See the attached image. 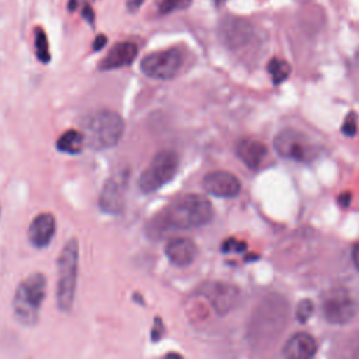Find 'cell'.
<instances>
[{"label": "cell", "mask_w": 359, "mask_h": 359, "mask_svg": "<svg viewBox=\"0 0 359 359\" xmlns=\"http://www.w3.org/2000/svg\"><path fill=\"white\" fill-rule=\"evenodd\" d=\"M213 219V208L209 199L199 194H184L160 209L146 223L149 238H163L177 231L206 226Z\"/></svg>", "instance_id": "obj_1"}, {"label": "cell", "mask_w": 359, "mask_h": 359, "mask_svg": "<svg viewBox=\"0 0 359 359\" xmlns=\"http://www.w3.org/2000/svg\"><path fill=\"white\" fill-rule=\"evenodd\" d=\"M86 146L93 150H105L116 146L125 132V122L111 109H98L87 114L81 121Z\"/></svg>", "instance_id": "obj_2"}, {"label": "cell", "mask_w": 359, "mask_h": 359, "mask_svg": "<svg viewBox=\"0 0 359 359\" xmlns=\"http://www.w3.org/2000/svg\"><path fill=\"white\" fill-rule=\"evenodd\" d=\"M46 296V276L42 272H34L20 282L13 297V313L15 320L34 327L39 321V311Z\"/></svg>", "instance_id": "obj_3"}, {"label": "cell", "mask_w": 359, "mask_h": 359, "mask_svg": "<svg viewBox=\"0 0 359 359\" xmlns=\"http://www.w3.org/2000/svg\"><path fill=\"white\" fill-rule=\"evenodd\" d=\"M79 241L70 238L63 245L57 258L56 303L60 311L69 313L73 307L79 275Z\"/></svg>", "instance_id": "obj_4"}, {"label": "cell", "mask_w": 359, "mask_h": 359, "mask_svg": "<svg viewBox=\"0 0 359 359\" xmlns=\"http://www.w3.org/2000/svg\"><path fill=\"white\" fill-rule=\"evenodd\" d=\"M180 156L177 151L164 149L157 151L139 177L137 185L143 194H153L168 184L178 172Z\"/></svg>", "instance_id": "obj_5"}, {"label": "cell", "mask_w": 359, "mask_h": 359, "mask_svg": "<svg viewBox=\"0 0 359 359\" xmlns=\"http://www.w3.org/2000/svg\"><path fill=\"white\" fill-rule=\"evenodd\" d=\"M358 302L348 289L334 287L328 290L321 302V313L327 323L342 325L358 314Z\"/></svg>", "instance_id": "obj_6"}, {"label": "cell", "mask_w": 359, "mask_h": 359, "mask_svg": "<svg viewBox=\"0 0 359 359\" xmlns=\"http://www.w3.org/2000/svg\"><path fill=\"white\" fill-rule=\"evenodd\" d=\"M182 63V52L177 48H170L146 55L140 62V70L146 77L154 80H170L178 74Z\"/></svg>", "instance_id": "obj_7"}, {"label": "cell", "mask_w": 359, "mask_h": 359, "mask_svg": "<svg viewBox=\"0 0 359 359\" xmlns=\"http://www.w3.org/2000/svg\"><path fill=\"white\" fill-rule=\"evenodd\" d=\"M129 177L130 170L128 167H121L114 174H111V177L105 181L98 196V206L104 213H122L126 203Z\"/></svg>", "instance_id": "obj_8"}, {"label": "cell", "mask_w": 359, "mask_h": 359, "mask_svg": "<svg viewBox=\"0 0 359 359\" xmlns=\"http://www.w3.org/2000/svg\"><path fill=\"white\" fill-rule=\"evenodd\" d=\"M276 153L287 160L306 163L311 161L316 156V147L311 140L296 129H283L273 139Z\"/></svg>", "instance_id": "obj_9"}, {"label": "cell", "mask_w": 359, "mask_h": 359, "mask_svg": "<svg viewBox=\"0 0 359 359\" xmlns=\"http://www.w3.org/2000/svg\"><path fill=\"white\" fill-rule=\"evenodd\" d=\"M222 42L233 52L244 49L254 38V27L241 17L227 15L219 25Z\"/></svg>", "instance_id": "obj_10"}, {"label": "cell", "mask_w": 359, "mask_h": 359, "mask_svg": "<svg viewBox=\"0 0 359 359\" xmlns=\"http://www.w3.org/2000/svg\"><path fill=\"white\" fill-rule=\"evenodd\" d=\"M198 294L203 296L220 316L229 313L238 300V289L231 283L220 280L202 283L198 289Z\"/></svg>", "instance_id": "obj_11"}, {"label": "cell", "mask_w": 359, "mask_h": 359, "mask_svg": "<svg viewBox=\"0 0 359 359\" xmlns=\"http://www.w3.org/2000/svg\"><path fill=\"white\" fill-rule=\"evenodd\" d=\"M202 187L208 194L217 198H234L241 191L240 180L223 170L208 172L202 180Z\"/></svg>", "instance_id": "obj_12"}, {"label": "cell", "mask_w": 359, "mask_h": 359, "mask_svg": "<svg viewBox=\"0 0 359 359\" xmlns=\"http://www.w3.org/2000/svg\"><path fill=\"white\" fill-rule=\"evenodd\" d=\"M164 254L174 266L187 268L196 259L198 247L192 238L177 236L165 243Z\"/></svg>", "instance_id": "obj_13"}, {"label": "cell", "mask_w": 359, "mask_h": 359, "mask_svg": "<svg viewBox=\"0 0 359 359\" xmlns=\"http://www.w3.org/2000/svg\"><path fill=\"white\" fill-rule=\"evenodd\" d=\"M56 233V219L49 212L36 215L28 227V240L35 248H46Z\"/></svg>", "instance_id": "obj_14"}, {"label": "cell", "mask_w": 359, "mask_h": 359, "mask_svg": "<svg viewBox=\"0 0 359 359\" xmlns=\"http://www.w3.org/2000/svg\"><path fill=\"white\" fill-rule=\"evenodd\" d=\"M137 52L139 49L135 42H130V41L118 42L101 59L98 69L107 72V70H115V69L129 66L136 59Z\"/></svg>", "instance_id": "obj_15"}, {"label": "cell", "mask_w": 359, "mask_h": 359, "mask_svg": "<svg viewBox=\"0 0 359 359\" xmlns=\"http://www.w3.org/2000/svg\"><path fill=\"white\" fill-rule=\"evenodd\" d=\"M316 352V339L307 332L293 334L282 348L283 359H311Z\"/></svg>", "instance_id": "obj_16"}, {"label": "cell", "mask_w": 359, "mask_h": 359, "mask_svg": "<svg viewBox=\"0 0 359 359\" xmlns=\"http://www.w3.org/2000/svg\"><path fill=\"white\" fill-rule=\"evenodd\" d=\"M266 154L268 147L257 139L243 137L236 143V156L245 167L251 170L258 168L262 164Z\"/></svg>", "instance_id": "obj_17"}, {"label": "cell", "mask_w": 359, "mask_h": 359, "mask_svg": "<svg viewBox=\"0 0 359 359\" xmlns=\"http://www.w3.org/2000/svg\"><path fill=\"white\" fill-rule=\"evenodd\" d=\"M84 146H86L84 135L81 130H77V129H69L63 132L56 140L57 150L66 154H79L81 153Z\"/></svg>", "instance_id": "obj_18"}, {"label": "cell", "mask_w": 359, "mask_h": 359, "mask_svg": "<svg viewBox=\"0 0 359 359\" xmlns=\"http://www.w3.org/2000/svg\"><path fill=\"white\" fill-rule=\"evenodd\" d=\"M266 69H268L271 80L275 86L282 84L285 80H287V77L290 76V72H292L290 65L286 60L278 59V57L271 59Z\"/></svg>", "instance_id": "obj_19"}, {"label": "cell", "mask_w": 359, "mask_h": 359, "mask_svg": "<svg viewBox=\"0 0 359 359\" xmlns=\"http://www.w3.org/2000/svg\"><path fill=\"white\" fill-rule=\"evenodd\" d=\"M35 52L36 57L42 63H49L50 62V50H49V42H48V35L43 31V28L38 27L35 29Z\"/></svg>", "instance_id": "obj_20"}, {"label": "cell", "mask_w": 359, "mask_h": 359, "mask_svg": "<svg viewBox=\"0 0 359 359\" xmlns=\"http://www.w3.org/2000/svg\"><path fill=\"white\" fill-rule=\"evenodd\" d=\"M192 0H161L160 6H158V11L163 15L171 14L174 11H180V10H185L191 6Z\"/></svg>", "instance_id": "obj_21"}, {"label": "cell", "mask_w": 359, "mask_h": 359, "mask_svg": "<svg viewBox=\"0 0 359 359\" xmlns=\"http://www.w3.org/2000/svg\"><path fill=\"white\" fill-rule=\"evenodd\" d=\"M313 311H314V304H313V302L310 299L300 300L297 307H296V318H297V321L302 323V324L306 323L311 317Z\"/></svg>", "instance_id": "obj_22"}, {"label": "cell", "mask_w": 359, "mask_h": 359, "mask_svg": "<svg viewBox=\"0 0 359 359\" xmlns=\"http://www.w3.org/2000/svg\"><path fill=\"white\" fill-rule=\"evenodd\" d=\"M342 133L345 136H349V137H353L358 132V121H356V115L353 112H349L346 116H345V121L342 123Z\"/></svg>", "instance_id": "obj_23"}, {"label": "cell", "mask_w": 359, "mask_h": 359, "mask_svg": "<svg viewBox=\"0 0 359 359\" xmlns=\"http://www.w3.org/2000/svg\"><path fill=\"white\" fill-rule=\"evenodd\" d=\"M247 248V244L244 241H240L234 237H230L223 241L222 251L223 252H243Z\"/></svg>", "instance_id": "obj_24"}, {"label": "cell", "mask_w": 359, "mask_h": 359, "mask_svg": "<svg viewBox=\"0 0 359 359\" xmlns=\"http://www.w3.org/2000/svg\"><path fill=\"white\" fill-rule=\"evenodd\" d=\"M164 334H165L164 321L160 317H154L153 325H151V330H150L151 342H158L161 338H164Z\"/></svg>", "instance_id": "obj_25"}, {"label": "cell", "mask_w": 359, "mask_h": 359, "mask_svg": "<svg viewBox=\"0 0 359 359\" xmlns=\"http://www.w3.org/2000/svg\"><path fill=\"white\" fill-rule=\"evenodd\" d=\"M81 17L84 21H87L90 25H93L95 22V13L93 10V7L88 3H83L81 6Z\"/></svg>", "instance_id": "obj_26"}, {"label": "cell", "mask_w": 359, "mask_h": 359, "mask_svg": "<svg viewBox=\"0 0 359 359\" xmlns=\"http://www.w3.org/2000/svg\"><path fill=\"white\" fill-rule=\"evenodd\" d=\"M108 42V38L104 35V34H98L93 42V50H101L105 48Z\"/></svg>", "instance_id": "obj_27"}, {"label": "cell", "mask_w": 359, "mask_h": 359, "mask_svg": "<svg viewBox=\"0 0 359 359\" xmlns=\"http://www.w3.org/2000/svg\"><path fill=\"white\" fill-rule=\"evenodd\" d=\"M351 257H352V262H353L355 268H356L358 272H359V243L353 244L352 251H351Z\"/></svg>", "instance_id": "obj_28"}, {"label": "cell", "mask_w": 359, "mask_h": 359, "mask_svg": "<svg viewBox=\"0 0 359 359\" xmlns=\"http://www.w3.org/2000/svg\"><path fill=\"white\" fill-rule=\"evenodd\" d=\"M338 203L342 206V208H348L349 203H351V194L349 192H344L338 196Z\"/></svg>", "instance_id": "obj_29"}, {"label": "cell", "mask_w": 359, "mask_h": 359, "mask_svg": "<svg viewBox=\"0 0 359 359\" xmlns=\"http://www.w3.org/2000/svg\"><path fill=\"white\" fill-rule=\"evenodd\" d=\"M160 359H185V358L181 353L171 351V352H167L165 355H163Z\"/></svg>", "instance_id": "obj_30"}, {"label": "cell", "mask_w": 359, "mask_h": 359, "mask_svg": "<svg viewBox=\"0 0 359 359\" xmlns=\"http://www.w3.org/2000/svg\"><path fill=\"white\" fill-rule=\"evenodd\" d=\"M77 4V0H69V10H74Z\"/></svg>", "instance_id": "obj_31"}, {"label": "cell", "mask_w": 359, "mask_h": 359, "mask_svg": "<svg viewBox=\"0 0 359 359\" xmlns=\"http://www.w3.org/2000/svg\"><path fill=\"white\" fill-rule=\"evenodd\" d=\"M224 1H226V0H213V3H215V4H217V6H219V4H223Z\"/></svg>", "instance_id": "obj_32"}, {"label": "cell", "mask_w": 359, "mask_h": 359, "mask_svg": "<svg viewBox=\"0 0 359 359\" xmlns=\"http://www.w3.org/2000/svg\"><path fill=\"white\" fill-rule=\"evenodd\" d=\"M0 213H1V208H0Z\"/></svg>", "instance_id": "obj_33"}]
</instances>
